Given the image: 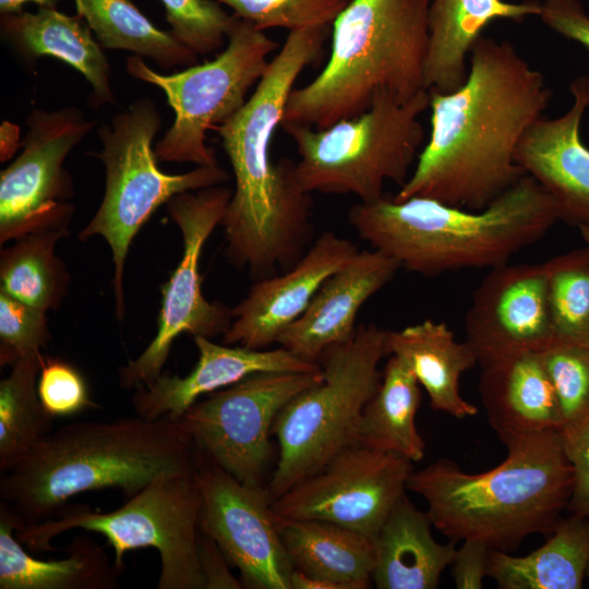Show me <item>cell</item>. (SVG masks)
<instances>
[{"label": "cell", "mask_w": 589, "mask_h": 589, "mask_svg": "<svg viewBox=\"0 0 589 589\" xmlns=\"http://www.w3.org/2000/svg\"><path fill=\"white\" fill-rule=\"evenodd\" d=\"M551 97L542 73L510 41L482 35L465 83L450 93L430 92L428 142L393 199L485 208L526 176L515 153Z\"/></svg>", "instance_id": "cell-1"}, {"label": "cell", "mask_w": 589, "mask_h": 589, "mask_svg": "<svg viewBox=\"0 0 589 589\" xmlns=\"http://www.w3.org/2000/svg\"><path fill=\"white\" fill-rule=\"evenodd\" d=\"M327 27L289 32L242 108L214 130L229 159L235 190L220 226L226 254L261 279L296 264L312 243L311 201L289 159L271 145L294 82L320 55Z\"/></svg>", "instance_id": "cell-2"}, {"label": "cell", "mask_w": 589, "mask_h": 589, "mask_svg": "<svg viewBox=\"0 0 589 589\" xmlns=\"http://www.w3.org/2000/svg\"><path fill=\"white\" fill-rule=\"evenodd\" d=\"M202 456L179 420L135 417L72 422L1 473L0 500L32 525L57 516L71 497L120 490L129 498L167 472H194Z\"/></svg>", "instance_id": "cell-3"}, {"label": "cell", "mask_w": 589, "mask_h": 589, "mask_svg": "<svg viewBox=\"0 0 589 589\" xmlns=\"http://www.w3.org/2000/svg\"><path fill=\"white\" fill-rule=\"evenodd\" d=\"M507 457L479 473L441 458L413 471L407 490L423 497L432 525L454 541L476 539L512 552L529 536L548 537L562 518L574 472L562 430L501 440Z\"/></svg>", "instance_id": "cell-4"}, {"label": "cell", "mask_w": 589, "mask_h": 589, "mask_svg": "<svg viewBox=\"0 0 589 589\" xmlns=\"http://www.w3.org/2000/svg\"><path fill=\"white\" fill-rule=\"evenodd\" d=\"M348 220L372 249L426 277L494 268L542 239L560 220L553 199L524 176L489 206L469 211L429 197L386 194L351 206Z\"/></svg>", "instance_id": "cell-5"}, {"label": "cell", "mask_w": 589, "mask_h": 589, "mask_svg": "<svg viewBox=\"0 0 589 589\" xmlns=\"http://www.w3.org/2000/svg\"><path fill=\"white\" fill-rule=\"evenodd\" d=\"M429 4L350 0L333 22L327 63L291 91L281 124L324 129L365 111L380 91L408 100L425 89Z\"/></svg>", "instance_id": "cell-6"}, {"label": "cell", "mask_w": 589, "mask_h": 589, "mask_svg": "<svg viewBox=\"0 0 589 589\" xmlns=\"http://www.w3.org/2000/svg\"><path fill=\"white\" fill-rule=\"evenodd\" d=\"M429 106L428 89L408 100L380 91L365 111L327 128L283 123L300 157V187L309 194H353L360 202L384 196L386 181L401 187L424 141L419 117Z\"/></svg>", "instance_id": "cell-7"}, {"label": "cell", "mask_w": 589, "mask_h": 589, "mask_svg": "<svg viewBox=\"0 0 589 589\" xmlns=\"http://www.w3.org/2000/svg\"><path fill=\"white\" fill-rule=\"evenodd\" d=\"M195 473L159 474L115 510L64 507L52 518L21 525L16 538L29 550L45 552L55 550L51 539L68 530L100 533L113 550L112 563L119 574L128 552L154 548L160 558L158 589H204L202 497Z\"/></svg>", "instance_id": "cell-8"}, {"label": "cell", "mask_w": 589, "mask_h": 589, "mask_svg": "<svg viewBox=\"0 0 589 589\" xmlns=\"http://www.w3.org/2000/svg\"><path fill=\"white\" fill-rule=\"evenodd\" d=\"M386 333L361 324L351 339L327 348L318 360L322 380L280 410L273 425L279 458L267 488L273 501L358 444L359 418L382 380Z\"/></svg>", "instance_id": "cell-9"}, {"label": "cell", "mask_w": 589, "mask_h": 589, "mask_svg": "<svg viewBox=\"0 0 589 589\" xmlns=\"http://www.w3.org/2000/svg\"><path fill=\"white\" fill-rule=\"evenodd\" d=\"M161 127L156 104L146 97L133 100L109 123L97 128L99 152H88L105 166L103 201L79 233L81 241L103 237L112 253L116 315L124 316L123 273L130 245L156 209L173 196L218 185L228 179L219 165L168 175L157 166L153 140Z\"/></svg>", "instance_id": "cell-10"}, {"label": "cell", "mask_w": 589, "mask_h": 589, "mask_svg": "<svg viewBox=\"0 0 589 589\" xmlns=\"http://www.w3.org/2000/svg\"><path fill=\"white\" fill-rule=\"evenodd\" d=\"M236 16V15H235ZM278 43L252 23L236 16L226 48L212 61L160 74L137 56L125 61L127 73L159 87L175 111L172 125L155 144L157 160L218 165L215 151L206 145V133L226 122L247 103L251 87L266 71L267 57Z\"/></svg>", "instance_id": "cell-11"}, {"label": "cell", "mask_w": 589, "mask_h": 589, "mask_svg": "<svg viewBox=\"0 0 589 589\" xmlns=\"http://www.w3.org/2000/svg\"><path fill=\"white\" fill-rule=\"evenodd\" d=\"M231 195L232 190L218 184L180 193L166 203L167 213L182 236V256L160 288L161 306L155 337L136 359L119 371L122 387L136 388L156 380L180 334L211 339L229 328L231 310L203 296L200 262L203 247L220 225Z\"/></svg>", "instance_id": "cell-12"}, {"label": "cell", "mask_w": 589, "mask_h": 589, "mask_svg": "<svg viewBox=\"0 0 589 589\" xmlns=\"http://www.w3.org/2000/svg\"><path fill=\"white\" fill-rule=\"evenodd\" d=\"M322 377V370L256 373L207 394L179 421L202 457L243 483L262 485L273 455L271 436L276 417Z\"/></svg>", "instance_id": "cell-13"}, {"label": "cell", "mask_w": 589, "mask_h": 589, "mask_svg": "<svg viewBox=\"0 0 589 589\" xmlns=\"http://www.w3.org/2000/svg\"><path fill=\"white\" fill-rule=\"evenodd\" d=\"M95 124L75 106L29 112L23 151L0 173L1 245L37 231H69L74 189L63 163Z\"/></svg>", "instance_id": "cell-14"}, {"label": "cell", "mask_w": 589, "mask_h": 589, "mask_svg": "<svg viewBox=\"0 0 589 589\" xmlns=\"http://www.w3.org/2000/svg\"><path fill=\"white\" fill-rule=\"evenodd\" d=\"M412 462L353 444L273 501L279 518L320 519L373 539L406 494Z\"/></svg>", "instance_id": "cell-15"}, {"label": "cell", "mask_w": 589, "mask_h": 589, "mask_svg": "<svg viewBox=\"0 0 589 589\" xmlns=\"http://www.w3.org/2000/svg\"><path fill=\"white\" fill-rule=\"evenodd\" d=\"M195 478L202 497L201 529L239 570L242 586L290 589L293 566L267 489L243 483L203 459Z\"/></svg>", "instance_id": "cell-16"}, {"label": "cell", "mask_w": 589, "mask_h": 589, "mask_svg": "<svg viewBox=\"0 0 589 589\" xmlns=\"http://www.w3.org/2000/svg\"><path fill=\"white\" fill-rule=\"evenodd\" d=\"M465 334L480 368L509 354L546 349L553 329L544 263L508 262L489 269L472 293Z\"/></svg>", "instance_id": "cell-17"}, {"label": "cell", "mask_w": 589, "mask_h": 589, "mask_svg": "<svg viewBox=\"0 0 589 589\" xmlns=\"http://www.w3.org/2000/svg\"><path fill=\"white\" fill-rule=\"evenodd\" d=\"M358 247L332 231L323 232L290 268L256 279L231 310L232 321L223 335L225 345L267 349L308 309L322 285L345 266Z\"/></svg>", "instance_id": "cell-18"}, {"label": "cell", "mask_w": 589, "mask_h": 589, "mask_svg": "<svg viewBox=\"0 0 589 589\" xmlns=\"http://www.w3.org/2000/svg\"><path fill=\"white\" fill-rule=\"evenodd\" d=\"M572 107L553 119L541 117L519 142L515 160L554 201L560 220L589 227V148L580 122L589 106V76L570 84Z\"/></svg>", "instance_id": "cell-19"}, {"label": "cell", "mask_w": 589, "mask_h": 589, "mask_svg": "<svg viewBox=\"0 0 589 589\" xmlns=\"http://www.w3.org/2000/svg\"><path fill=\"white\" fill-rule=\"evenodd\" d=\"M199 359L184 377L160 374L136 387L131 402L134 413L147 420L168 417L179 420L203 395L231 386L262 372H317L320 363L309 362L279 346L277 349H251L219 345L195 336Z\"/></svg>", "instance_id": "cell-20"}, {"label": "cell", "mask_w": 589, "mask_h": 589, "mask_svg": "<svg viewBox=\"0 0 589 589\" xmlns=\"http://www.w3.org/2000/svg\"><path fill=\"white\" fill-rule=\"evenodd\" d=\"M401 268L377 251H359L322 285L304 313L279 336L277 344L298 358L318 363L323 352L356 334L361 306Z\"/></svg>", "instance_id": "cell-21"}, {"label": "cell", "mask_w": 589, "mask_h": 589, "mask_svg": "<svg viewBox=\"0 0 589 589\" xmlns=\"http://www.w3.org/2000/svg\"><path fill=\"white\" fill-rule=\"evenodd\" d=\"M0 32L23 62L34 65L43 57H53L79 71L91 86L87 103L94 109L115 103L110 64L80 15L39 7L35 12L0 15Z\"/></svg>", "instance_id": "cell-22"}, {"label": "cell", "mask_w": 589, "mask_h": 589, "mask_svg": "<svg viewBox=\"0 0 589 589\" xmlns=\"http://www.w3.org/2000/svg\"><path fill=\"white\" fill-rule=\"evenodd\" d=\"M479 394L500 440L562 430L553 384L539 352H519L481 366Z\"/></svg>", "instance_id": "cell-23"}, {"label": "cell", "mask_w": 589, "mask_h": 589, "mask_svg": "<svg viewBox=\"0 0 589 589\" xmlns=\"http://www.w3.org/2000/svg\"><path fill=\"white\" fill-rule=\"evenodd\" d=\"M540 10L537 0H430L425 89L450 93L459 88L468 75L471 49L491 22H521L539 16Z\"/></svg>", "instance_id": "cell-24"}, {"label": "cell", "mask_w": 589, "mask_h": 589, "mask_svg": "<svg viewBox=\"0 0 589 589\" xmlns=\"http://www.w3.org/2000/svg\"><path fill=\"white\" fill-rule=\"evenodd\" d=\"M23 522L0 504V589H113L120 574L105 550L77 534L61 560H40L23 548L14 532Z\"/></svg>", "instance_id": "cell-25"}, {"label": "cell", "mask_w": 589, "mask_h": 589, "mask_svg": "<svg viewBox=\"0 0 589 589\" xmlns=\"http://www.w3.org/2000/svg\"><path fill=\"white\" fill-rule=\"evenodd\" d=\"M432 521L405 494L372 539V582L378 589H434L452 565L456 541L442 544Z\"/></svg>", "instance_id": "cell-26"}, {"label": "cell", "mask_w": 589, "mask_h": 589, "mask_svg": "<svg viewBox=\"0 0 589 589\" xmlns=\"http://www.w3.org/2000/svg\"><path fill=\"white\" fill-rule=\"evenodd\" d=\"M387 356L398 358L426 390L430 406L457 419L478 413L460 394L461 375L478 364L466 341H457L444 322L424 320L399 330H387Z\"/></svg>", "instance_id": "cell-27"}, {"label": "cell", "mask_w": 589, "mask_h": 589, "mask_svg": "<svg viewBox=\"0 0 589 589\" xmlns=\"http://www.w3.org/2000/svg\"><path fill=\"white\" fill-rule=\"evenodd\" d=\"M277 519L294 569L332 581L340 589L370 587L374 562L371 538L320 519Z\"/></svg>", "instance_id": "cell-28"}, {"label": "cell", "mask_w": 589, "mask_h": 589, "mask_svg": "<svg viewBox=\"0 0 589 589\" xmlns=\"http://www.w3.org/2000/svg\"><path fill=\"white\" fill-rule=\"evenodd\" d=\"M545 543L525 556L491 550L488 576L501 589H579L589 564V516L561 518Z\"/></svg>", "instance_id": "cell-29"}, {"label": "cell", "mask_w": 589, "mask_h": 589, "mask_svg": "<svg viewBox=\"0 0 589 589\" xmlns=\"http://www.w3.org/2000/svg\"><path fill=\"white\" fill-rule=\"evenodd\" d=\"M388 357L381 383L359 418L357 443L420 461L426 446L416 425L421 385L398 358Z\"/></svg>", "instance_id": "cell-30"}, {"label": "cell", "mask_w": 589, "mask_h": 589, "mask_svg": "<svg viewBox=\"0 0 589 589\" xmlns=\"http://www.w3.org/2000/svg\"><path fill=\"white\" fill-rule=\"evenodd\" d=\"M77 15L104 49L147 58L164 70L191 67L199 56L158 28L131 0H73Z\"/></svg>", "instance_id": "cell-31"}, {"label": "cell", "mask_w": 589, "mask_h": 589, "mask_svg": "<svg viewBox=\"0 0 589 589\" xmlns=\"http://www.w3.org/2000/svg\"><path fill=\"white\" fill-rule=\"evenodd\" d=\"M40 351L20 358L0 382V471L23 461L52 431L53 418L41 405L37 380Z\"/></svg>", "instance_id": "cell-32"}, {"label": "cell", "mask_w": 589, "mask_h": 589, "mask_svg": "<svg viewBox=\"0 0 589 589\" xmlns=\"http://www.w3.org/2000/svg\"><path fill=\"white\" fill-rule=\"evenodd\" d=\"M65 230L37 231L14 240L0 253V291L44 311L60 306L69 273L56 255Z\"/></svg>", "instance_id": "cell-33"}, {"label": "cell", "mask_w": 589, "mask_h": 589, "mask_svg": "<svg viewBox=\"0 0 589 589\" xmlns=\"http://www.w3.org/2000/svg\"><path fill=\"white\" fill-rule=\"evenodd\" d=\"M544 266L553 342L589 345V247L556 255Z\"/></svg>", "instance_id": "cell-34"}, {"label": "cell", "mask_w": 589, "mask_h": 589, "mask_svg": "<svg viewBox=\"0 0 589 589\" xmlns=\"http://www.w3.org/2000/svg\"><path fill=\"white\" fill-rule=\"evenodd\" d=\"M539 353L558 400L562 432H566L589 413V345L553 342Z\"/></svg>", "instance_id": "cell-35"}, {"label": "cell", "mask_w": 589, "mask_h": 589, "mask_svg": "<svg viewBox=\"0 0 589 589\" xmlns=\"http://www.w3.org/2000/svg\"><path fill=\"white\" fill-rule=\"evenodd\" d=\"M233 14L265 31L280 27L293 31L327 27L348 0H215Z\"/></svg>", "instance_id": "cell-36"}, {"label": "cell", "mask_w": 589, "mask_h": 589, "mask_svg": "<svg viewBox=\"0 0 589 589\" xmlns=\"http://www.w3.org/2000/svg\"><path fill=\"white\" fill-rule=\"evenodd\" d=\"M166 11L170 33L197 56L217 51L235 22L215 0H159Z\"/></svg>", "instance_id": "cell-37"}, {"label": "cell", "mask_w": 589, "mask_h": 589, "mask_svg": "<svg viewBox=\"0 0 589 589\" xmlns=\"http://www.w3.org/2000/svg\"><path fill=\"white\" fill-rule=\"evenodd\" d=\"M46 311L0 291V364L40 351L50 341Z\"/></svg>", "instance_id": "cell-38"}, {"label": "cell", "mask_w": 589, "mask_h": 589, "mask_svg": "<svg viewBox=\"0 0 589 589\" xmlns=\"http://www.w3.org/2000/svg\"><path fill=\"white\" fill-rule=\"evenodd\" d=\"M37 393L44 408L55 418L73 416L96 407L80 371L57 358H43Z\"/></svg>", "instance_id": "cell-39"}, {"label": "cell", "mask_w": 589, "mask_h": 589, "mask_svg": "<svg viewBox=\"0 0 589 589\" xmlns=\"http://www.w3.org/2000/svg\"><path fill=\"white\" fill-rule=\"evenodd\" d=\"M562 434L574 472V488L567 512L589 516V413Z\"/></svg>", "instance_id": "cell-40"}, {"label": "cell", "mask_w": 589, "mask_h": 589, "mask_svg": "<svg viewBox=\"0 0 589 589\" xmlns=\"http://www.w3.org/2000/svg\"><path fill=\"white\" fill-rule=\"evenodd\" d=\"M539 17L552 31L589 51V14L580 0H543Z\"/></svg>", "instance_id": "cell-41"}, {"label": "cell", "mask_w": 589, "mask_h": 589, "mask_svg": "<svg viewBox=\"0 0 589 589\" xmlns=\"http://www.w3.org/2000/svg\"><path fill=\"white\" fill-rule=\"evenodd\" d=\"M490 546L476 539L462 541L452 563V575L458 589H480L488 576Z\"/></svg>", "instance_id": "cell-42"}, {"label": "cell", "mask_w": 589, "mask_h": 589, "mask_svg": "<svg viewBox=\"0 0 589 589\" xmlns=\"http://www.w3.org/2000/svg\"><path fill=\"white\" fill-rule=\"evenodd\" d=\"M228 561L216 542L203 532L201 538V565L204 589H240L242 584L229 570Z\"/></svg>", "instance_id": "cell-43"}, {"label": "cell", "mask_w": 589, "mask_h": 589, "mask_svg": "<svg viewBox=\"0 0 589 589\" xmlns=\"http://www.w3.org/2000/svg\"><path fill=\"white\" fill-rule=\"evenodd\" d=\"M20 146H22V142L20 141V127L12 122L3 121L0 127L1 163L12 158Z\"/></svg>", "instance_id": "cell-44"}, {"label": "cell", "mask_w": 589, "mask_h": 589, "mask_svg": "<svg viewBox=\"0 0 589 589\" xmlns=\"http://www.w3.org/2000/svg\"><path fill=\"white\" fill-rule=\"evenodd\" d=\"M290 589H340L336 584L306 575L298 569L290 576Z\"/></svg>", "instance_id": "cell-45"}, {"label": "cell", "mask_w": 589, "mask_h": 589, "mask_svg": "<svg viewBox=\"0 0 589 589\" xmlns=\"http://www.w3.org/2000/svg\"><path fill=\"white\" fill-rule=\"evenodd\" d=\"M60 0H0V15L14 14L24 11V5L34 2L39 7L56 8Z\"/></svg>", "instance_id": "cell-46"}, {"label": "cell", "mask_w": 589, "mask_h": 589, "mask_svg": "<svg viewBox=\"0 0 589 589\" xmlns=\"http://www.w3.org/2000/svg\"><path fill=\"white\" fill-rule=\"evenodd\" d=\"M578 229H579V233H580L581 238L586 242V245L589 247V227L581 226Z\"/></svg>", "instance_id": "cell-47"}, {"label": "cell", "mask_w": 589, "mask_h": 589, "mask_svg": "<svg viewBox=\"0 0 589 589\" xmlns=\"http://www.w3.org/2000/svg\"><path fill=\"white\" fill-rule=\"evenodd\" d=\"M587 576L589 578V564H588V568H587Z\"/></svg>", "instance_id": "cell-48"}, {"label": "cell", "mask_w": 589, "mask_h": 589, "mask_svg": "<svg viewBox=\"0 0 589 589\" xmlns=\"http://www.w3.org/2000/svg\"><path fill=\"white\" fill-rule=\"evenodd\" d=\"M348 1H350V0H348Z\"/></svg>", "instance_id": "cell-49"}]
</instances>
